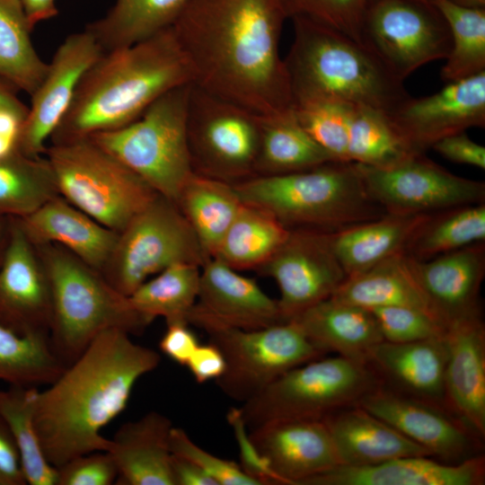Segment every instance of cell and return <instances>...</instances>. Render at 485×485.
I'll use <instances>...</instances> for the list:
<instances>
[{"mask_svg":"<svg viewBox=\"0 0 485 485\" xmlns=\"http://www.w3.org/2000/svg\"><path fill=\"white\" fill-rule=\"evenodd\" d=\"M383 384L368 365L318 357L287 371L239 409L249 430L284 419H322Z\"/></svg>","mask_w":485,"mask_h":485,"instance_id":"obj_8","label":"cell"},{"mask_svg":"<svg viewBox=\"0 0 485 485\" xmlns=\"http://www.w3.org/2000/svg\"><path fill=\"white\" fill-rule=\"evenodd\" d=\"M227 419L234 428L239 445L241 457L240 466L243 472L257 481L260 485H282L279 478L269 467L252 444L249 433H247L248 428L241 417L239 409H232L227 415Z\"/></svg>","mask_w":485,"mask_h":485,"instance_id":"obj_49","label":"cell"},{"mask_svg":"<svg viewBox=\"0 0 485 485\" xmlns=\"http://www.w3.org/2000/svg\"><path fill=\"white\" fill-rule=\"evenodd\" d=\"M356 165L369 197L388 214H431L485 203L484 181L455 175L425 154L388 168Z\"/></svg>","mask_w":485,"mask_h":485,"instance_id":"obj_14","label":"cell"},{"mask_svg":"<svg viewBox=\"0 0 485 485\" xmlns=\"http://www.w3.org/2000/svg\"><path fill=\"white\" fill-rule=\"evenodd\" d=\"M291 20L294 39L284 62L293 102L327 99L390 114L410 96L362 43L307 18Z\"/></svg>","mask_w":485,"mask_h":485,"instance_id":"obj_4","label":"cell"},{"mask_svg":"<svg viewBox=\"0 0 485 485\" xmlns=\"http://www.w3.org/2000/svg\"><path fill=\"white\" fill-rule=\"evenodd\" d=\"M428 214L383 216L331 233L334 252L347 278L401 252Z\"/></svg>","mask_w":485,"mask_h":485,"instance_id":"obj_30","label":"cell"},{"mask_svg":"<svg viewBox=\"0 0 485 485\" xmlns=\"http://www.w3.org/2000/svg\"><path fill=\"white\" fill-rule=\"evenodd\" d=\"M187 137L193 172L232 185L255 176L260 115L192 84Z\"/></svg>","mask_w":485,"mask_h":485,"instance_id":"obj_11","label":"cell"},{"mask_svg":"<svg viewBox=\"0 0 485 485\" xmlns=\"http://www.w3.org/2000/svg\"><path fill=\"white\" fill-rule=\"evenodd\" d=\"M27 484L16 444L0 417V485Z\"/></svg>","mask_w":485,"mask_h":485,"instance_id":"obj_52","label":"cell"},{"mask_svg":"<svg viewBox=\"0 0 485 485\" xmlns=\"http://www.w3.org/2000/svg\"><path fill=\"white\" fill-rule=\"evenodd\" d=\"M279 1L288 19L307 18L335 29L362 43L363 17L370 0Z\"/></svg>","mask_w":485,"mask_h":485,"instance_id":"obj_45","label":"cell"},{"mask_svg":"<svg viewBox=\"0 0 485 485\" xmlns=\"http://www.w3.org/2000/svg\"><path fill=\"white\" fill-rule=\"evenodd\" d=\"M484 481L485 460L481 455L454 463L412 455L362 467L339 465L301 485H481Z\"/></svg>","mask_w":485,"mask_h":485,"instance_id":"obj_24","label":"cell"},{"mask_svg":"<svg viewBox=\"0 0 485 485\" xmlns=\"http://www.w3.org/2000/svg\"><path fill=\"white\" fill-rule=\"evenodd\" d=\"M193 84L189 60L171 27L105 51L85 73L51 144L87 138L136 120L168 91Z\"/></svg>","mask_w":485,"mask_h":485,"instance_id":"obj_3","label":"cell"},{"mask_svg":"<svg viewBox=\"0 0 485 485\" xmlns=\"http://www.w3.org/2000/svg\"><path fill=\"white\" fill-rule=\"evenodd\" d=\"M454 4L466 8H485V0H448Z\"/></svg>","mask_w":485,"mask_h":485,"instance_id":"obj_59","label":"cell"},{"mask_svg":"<svg viewBox=\"0 0 485 485\" xmlns=\"http://www.w3.org/2000/svg\"><path fill=\"white\" fill-rule=\"evenodd\" d=\"M31 31L20 0H0V80L30 95L48 68L32 44Z\"/></svg>","mask_w":485,"mask_h":485,"instance_id":"obj_37","label":"cell"},{"mask_svg":"<svg viewBox=\"0 0 485 485\" xmlns=\"http://www.w3.org/2000/svg\"><path fill=\"white\" fill-rule=\"evenodd\" d=\"M186 366L198 384L216 380L225 369V357L213 343L198 345L190 356Z\"/></svg>","mask_w":485,"mask_h":485,"instance_id":"obj_53","label":"cell"},{"mask_svg":"<svg viewBox=\"0 0 485 485\" xmlns=\"http://www.w3.org/2000/svg\"><path fill=\"white\" fill-rule=\"evenodd\" d=\"M173 485H218L204 470L194 463L172 454Z\"/></svg>","mask_w":485,"mask_h":485,"instance_id":"obj_55","label":"cell"},{"mask_svg":"<svg viewBox=\"0 0 485 485\" xmlns=\"http://www.w3.org/2000/svg\"><path fill=\"white\" fill-rule=\"evenodd\" d=\"M51 320L48 273L35 246L12 217L0 263V323L20 335L49 338Z\"/></svg>","mask_w":485,"mask_h":485,"instance_id":"obj_18","label":"cell"},{"mask_svg":"<svg viewBox=\"0 0 485 485\" xmlns=\"http://www.w3.org/2000/svg\"><path fill=\"white\" fill-rule=\"evenodd\" d=\"M35 248L51 286L50 345L66 366L101 332L119 329L139 335L152 322L136 311L128 297L115 290L101 272L66 248L56 243Z\"/></svg>","mask_w":485,"mask_h":485,"instance_id":"obj_6","label":"cell"},{"mask_svg":"<svg viewBox=\"0 0 485 485\" xmlns=\"http://www.w3.org/2000/svg\"><path fill=\"white\" fill-rule=\"evenodd\" d=\"M294 321L322 351L368 364L372 348L383 341L370 310L332 296L305 309Z\"/></svg>","mask_w":485,"mask_h":485,"instance_id":"obj_29","label":"cell"},{"mask_svg":"<svg viewBox=\"0 0 485 485\" xmlns=\"http://www.w3.org/2000/svg\"><path fill=\"white\" fill-rule=\"evenodd\" d=\"M66 367L49 338L20 335L0 323V381L17 386L48 385Z\"/></svg>","mask_w":485,"mask_h":485,"instance_id":"obj_42","label":"cell"},{"mask_svg":"<svg viewBox=\"0 0 485 485\" xmlns=\"http://www.w3.org/2000/svg\"><path fill=\"white\" fill-rule=\"evenodd\" d=\"M31 242L58 244L101 272L116 245L113 231L57 195L31 214L16 218Z\"/></svg>","mask_w":485,"mask_h":485,"instance_id":"obj_25","label":"cell"},{"mask_svg":"<svg viewBox=\"0 0 485 485\" xmlns=\"http://www.w3.org/2000/svg\"><path fill=\"white\" fill-rule=\"evenodd\" d=\"M207 260L175 202L157 194L119 233L101 274L115 290L128 296L145 281L172 265L201 266Z\"/></svg>","mask_w":485,"mask_h":485,"instance_id":"obj_10","label":"cell"},{"mask_svg":"<svg viewBox=\"0 0 485 485\" xmlns=\"http://www.w3.org/2000/svg\"><path fill=\"white\" fill-rule=\"evenodd\" d=\"M169 446L172 454L185 458L208 473L218 485H260L236 463L211 454L195 444L185 430L173 427Z\"/></svg>","mask_w":485,"mask_h":485,"instance_id":"obj_47","label":"cell"},{"mask_svg":"<svg viewBox=\"0 0 485 485\" xmlns=\"http://www.w3.org/2000/svg\"><path fill=\"white\" fill-rule=\"evenodd\" d=\"M322 420L339 465L362 467L404 456H430L425 448L357 404L338 410Z\"/></svg>","mask_w":485,"mask_h":485,"instance_id":"obj_27","label":"cell"},{"mask_svg":"<svg viewBox=\"0 0 485 485\" xmlns=\"http://www.w3.org/2000/svg\"><path fill=\"white\" fill-rule=\"evenodd\" d=\"M187 322L205 331L215 328L254 330L285 322L277 300L254 279L216 258L200 266L198 295Z\"/></svg>","mask_w":485,"mask_h":485,"instance_id":"obj_19","label":"cell"},{"mask_svg":"<svg viewBox=\"0 0 485 485\" xmlns=\"http://www.w3.org/2000/svg\"><path fill=\"white\" fill-rule=\"evenodd\" d=\"M11 85L0 80V108H10L27 113L28 107L24 105L15 95Z\"/></svg>","mask_w":485,"mask_h":485,"instance_id":"obj_57","label":"cell"},{"mask_svg":"<svg viewBox=\"0 0 485 485\" xmlns=\"http://www.w3.org/2000/svg\"><path fill=\"white\" fill-rule=\"evenodd\" d=\"M279 289L281 317L288 322L305 309L331 297L347 278L332 247L331 233L292 229L258 270Z\"/></svg>","mask_w":485,"mask_h":485,"instance_id":"obj_15","label":"cell"},{"mask_svg":"<svg viewBox=\"0 0 485 485\" xmlns=\"http://www.w3.org/2000/svg\"><path fill=\"white\" fill-rule=\"evenodd\" d=\"M172 428L171 419L155 410L119 427L107 450L118 468V484L173 485L169 446Z\"/></svg>","mask_w":485,"mask_h":485,"instance_id":"obj_28","label":"cell"},{"mask_svg":"<svg viewBox=\"0 0 485 485\" xmlns=\"http://www.w3.org/2000/svg\"><path fill=\"white\" fill-rule=\"evenodd\" d=\"M383 340L403 343L443 336L446 328L428 313L409 306L370 309Z\"/></svg>","mask_w":485,"mask_h":485,"instance_id":"obj_46","label":"cell"},{"mask_svg":"<svg viewBox=\"0 0 485 485\" xmlns=\"http://www.w3.org/2000/svg\"><path fill=\"white\" fill-rule=\"evenodd\" d=\"M481 242H485V203L463 205L428 214L405 253L421 261Z\"/></svg>","mask_w":485,"mask_h":485,"instance_id":"obj_36","label":"cell"},{"mask_svg":"<svg viewBox=\"0 0 485 485\" xmlns=\"http://www.w3.org/2000/svg\"><path fill=\"white\" fill-rule=\"evenodd\" d=\"M424 1H428V0H424Z\"/></svg>","mask_w":485,"mask_h":485,"instance_id":"obj_60","label":"cell"},{"mask_svg":"<svg viewBox=\"0 0 485 485\" xmlns=\"http://www.w3.org/2000/svg\"><path fill=\"white\" fill-rule=\"evenodd\" d=\"M102 53L86 29L70 34L58 46L42 81L31 95L19 141L21 153L31 157L44 155L47 141L67 113L81 80Z\"/></svg>","mask_w":485,"mask_h":485,"instance_id":"obj_16","label":"cell"},{"mask_svg":"<svg viewBox=\"0 0 485 485\" xmlns=\"http://www.w3.org/2000/svg\"><path fill=\"white\" fill-rule=\"evenodd\" d=\"M29 24L33 27L43 21L55 17L58 9L56 0H20Z\"/></svg>","mask_w":485,"mask_h":485,"instance_id":"obj_56","label":"cell"},{"mask_svg":"<svg viewBox=\"0 0 485 485\" xmlns=\"http://www.w3.org/2000/svg\"><path fill=\"white\" fill-rule=\"evenodd\" d=\"M191 86L168 91L122 128L87 137L173 202L193 173L187 137Z\"/></svg>","mask_w":485,"mask_h":485,"instance_id":"obj_7","label":"cell"},{"mask_svg":"<svg viewBox=\"0 0 485 485\" xmlns=\"http://www.w3.org/2000/svg\"><path fill=\"white\" fill-rule=\"evenodd\" d=\"M26 114L10 108H0V159L19 150Z\"/></svg>","mask_w":485,"mask_h":485,"instance_id":"obj_54","label":"cell"},{"mask_svg":"<svg viewBox=\"0 0 485 485\" xmlns=\"http://www.w3.org/2000/svg\"><path fill=\"white\" fill-rule=\"evenodd\" d=\"M12 217H0V263L8 242Z\"/></svg>","mask_w":485,"mask_h":485,"instance_id":"obj_58","label":"cell"},{"mask_svg":"<svg viewBox=\"0 0 485 485\" xmlns=\"http://www.w3.org/2000/svg\"><path fill=\"white\" fill-rule=\"evenodd\" d=\"M447 357L444 334L403 343L383 340L370 351L368 365L381 379L388 381L392 389L445 407Z\"/></svg>","mask_w":485,"mask_h":485,"instance_id":"obj_26","label":"cell"},{"mask_svg":"<svg viewBox=\"0 0 485 485\" xmlns=\"http://www.w3.org/2000/svg\"><path fill=\"white\" fill-rule=\"evenodd\" d=\"M445 19L452 46L441 78L446 84L485 71V8H466L448 0H430Z\"/></svg>","mask_w":485,"mask_h":485,"instance_id":"obj_43","label":"cell"},{"mask_svg":"<svg viewBox=\"0 0 485 485\" xmlns=\"http://www.w3.org/2000/svg\"><path fill=\"white\" fill-rule=\"evenodd\" d=\"M44 155L59 195L118 233L158 194L90 138L50 144Z\"/></svg>","mask_w":485,"mask_h":485,"instance_id":"obj_9","label":"cell"},{"mask_svg":"<svg viewBox=\"0 0 485 485\" xmlns=\"http://www.w3.org/2000/svg\"><path fill=\"white\" fill-rule=\"evenodd\" d=\"M206 332L225 361L224 373L215 380L218 388L242 403L287 371L325 353L294 321L261 329L215 328Z\"/></svg>","mask_w":485,"mask_h":485,"instance_id":"obj_12","label":"cell"},{"mask_svg":"<svg viewBox=\"0 0 485 485\" xmlns=\"http://www.w3.org/2000/svg\"><path fill=\"white\" fill-rule=\"evenodd\" d=\"M431 148L451 162L485 169V147L470 138L465 131L445 137Z\"/></svg>","mask_w":485,"mask_h":485,"instance_id":"obj_50","label":"cell"},{"mask_svg":"<svg viewBox=\"0 0 485 485\" xmlns=\"http://www.w3.org/2000/svg\"><path fill=\"white\" fill-rule=\"evenodd\" d=\"M199 278L200 266L174 264L145 281L128 297L134 309L151 322L163 317L166 324L188 323L198 298Z\"/></svg>","mask_w":485,"mask_h":485,"instance_id":"obj_39","label":"cell"},{"mask_svg":"<svg viewBox=\"0 0 485 485\" xmlns=\"http://www.w3.org/2000/svg\"><path fill=\"white\" fill-rule=\"evenodd\" d=\"M118 468L108 451L78 455L57 468L56 485H110L117 481Z\"/></svg>","mask_w":485,"mask_h":485,"instance_id":"obj_48","label":"cell"},{"mask_svg":"<svg viewBox=\"0 0 485 485\" xmlns=\"http://www.w3.org/2000/svg\"><path fill=\"white\" fill-rule=\"evenodd\" d=\"M119 329L101 332L48 388L38 389L33 420L48 461L57 468L110 440L101 429L128 403L137 380L155 369L160 355Z\"/></svg>","mask_w":485,"mask_h":485,"instance_id":"obj_2","label":"cell"},{"mask_svg":"<svg viewBox=\"0 0 485 485\" xmlns=\"http://www.w3.org/2000/svg\"><path fill=\"white\" fill-rule=\"evenodd\" d=\"M445 405L478 436L485 435V326L481 313L446 327Z\"/></svg>","mask_w":485,"mask_h":485,"instance_id":"obj_22","label":"cell"},{"mask_svg":"<svg viewBox=\"0 0 485 485\" xmlns=\"http://www.w3.org/2000/svg\"><path fill=\"white\" fill-rule=\"evenodd\" d=\"M414 260L419 281L445 328L481 313L479 298L485 276V242Z\"/></svg>","mask_w":485,"mask_h":485,"instance_id":"obj_23","label":"cell"},{"mask_svg":"<svg viewBox=\"0 0 485 485\" xmlns=\"http://www.w3.org/2000/svg\"><path fill=\"white\" fill-rule=\"evenodd\" d=\"M249 436L282 485H301L340 464L322 419L277 420L250 430Z\"/></svg>","mask_w":485,"mask_h":485,"instance_id":"obj_21","label":"cell"},{"mask_svg":"<svg viewBox=\"0 0 485 485\" xmlns=\"http://www.w3.org/2000/svg\"><path fill=\"white\" fill-rule=\"evenodd\" d=\"M189 0H115L88 24L103 52L135 44L171 27Z\"/></svg>","mask_w":485,"mask_h":485,"instance_id":"obj_34","label":"cell"},{"mask_svg":"<svg viewBox=\"0 0 485 485\" xmlns=\"http://www.w3.org/2000/svg\"><path fill=\"white\" fill-rule=\"evenodd\" d=\"M289 231L269 212L243 203L213 258L238 271L258 270L282 245Z\"/></svg>","mask_w":485,"mask_h":485,"instance_id":"obj_35","label":"cell"},{"mask_svg":"<svg viewBox=\"0 0 485 485\" xmlns=\"http://www.w3.org/2000/svg\"><path fill=\"white\" fill-rule=\"evenodd\" d=\"M37 387L9 385L0 390V417L19 451L27 484L56 485L57 468L46 458L34 426Z\"/></svg>","mask_w":485,"mask_h":485,"instance_id":"obj_41","label":"cell"},{"mask_svg":"<svg viewBox=\"0 0 485 485\" xmlns=\"http://www.w3.org/2000/svg\"><path fill=\"white\" fill-rule=\"evenodd\" d=\"M57 195L45 155L31 157L18 150L0 159V217L26 216Z\"/></svg>","mask_w":485,"mask_h":485,"instance_id":"obj_40","label":"cell"},{"mask_svg":"<svg viewBox=\"0 0 485 485\" xmlns=\"http://www.w3.org/2000/svg\"><path fill=\"white\" fill-rule=\"evenodd\" d=\"M354 105L313 99L294 101L293 112L304 130L336 162H349L348 141Z\"/></svg>","mask_w":485,"mask_h":485,"instance_id":"obj_44","label":"cell"},{"mask_svg":"<svg viewBox=\"0 0 485 485\" xmlns=\"http://www.w3.org/2000/svg\"><path fill=\"white\" fill-rule=\"evenodd\" d=\"M417 154L388 113L354 105L348 131V156L351 163L374 168L396 165Z\"/></svg>","mask_w":485,"mask_h":485,"instance_id":"obj_38","label":"cell"},{"mask_svg":"<svg viewBox=\"0 0 485 485\" xmlns=\"http://www.w3.org/2000/svg\"><path fill=\"white\" fill-rule=\"evenodd\" d=\"M279 0H189L172 28L201 89L260 116L292 108Z\"/></svg>","mask_w":485,"mask_h":485,"instance_id":"obj_1","label":"cell"},{"mask_svg":"<svg viewBox=\"0 0 485 485\" xmlns=\"http://www.w3.org/2000/svg\"><path fill=\"white\" fill-rule=\"evenodd\" d=\"M166 325L167 329L159 341V348L175 363L186 366L199 345L197 336L189 328L188 323L177 322Z\"/></svg>","mask_w":485,"mask_h":485,"instance_id":"obj_51","label":"cell"},{"mask_svg":"<svg viewBox=\"0 0 485 485\" xmlns=\"http://www.w3.org/2000/svg\"><path fill=\"white\" fill-rule=\"evenodd\" d=\"M175 204L209 259L214 257L243 203L234 185L193 172Z\"/></svg>","mask_w":485,"mask_h":485,"instance_id":"obj_32","label":"cell"},{"mask_svg":"<svg viewBox=\"0 0 485 485\" xmlns=\"http://www.w3.org/2000/svg\"><path fill=\"white\" fill-rule=\"evenodd\" d=\"M241 200L273 215L287 229L333 233L383 216L356 163L330 161L312 169L257 175L234 185Z\"/></svg>","mask_w":485,"mask_h":485,"instance_id":"obj_5","label":"cell"},{"mask_svg":"<svg viewBox=\"0 0 485 485\" xmlns=\"http://www.w3.org/2000/svg\"><path fill=\"white\" fill-rule=\"evenodd\" d=\"M417 154L440 139L485 127V71L446 84L437 93L410 96L389 114Z\"/></svg>","mask_w":485,"mask_h":485,"instance_id":"obj_20","label":"cell"},{"mask_svg":"<svg viewBox=\"0 0 485 485\" xmlns=\"http://www.w3.org/2000/svg\"><path fill=\"white\" fill-rule=\"evenodd\" d=\"M361 41L398 79L445 59L452 46L445 19L430 0H370Z\"/></svg>","mask_w":485,"mask_h":485,"instance_id":"obj_13","label":"cell"},{"mask_svg":"<svg viewBox=\"0 0 485 485\" xmlns=\"http://www.w3.org/2000/svg\"><path fill=\"white\" fill-rule=\"evenodd\" d=\"M333 161L309 136L292 108L260 116V140L255 176L301 172Z\"/></svg>","mask_w":485,"mask_h":485,"instance_id":"obj_33","label":"cell"},{"mask_svg":"<svg viewBox=\"0 0 485 485\" xmlns=\"http://www.w3.org/2000/svg\"><path fill=\"white\" fill-rule=\"evenodd\" d=\"M331 296L368 310L383 306L413 307L439 321L419 281L415 260L405 252L348 277Z\"/></svg>","mask_w":485,"mask_h":485,"instance_id":"obj_31","label":"cell"},{"mask_svg":"<svg viewBox=\"0 0 485 485\" xmlns=\"http://www.w3.org/2000/svg\"><path fill=\"white\" fill-rule=\"evenodd\" d=\"M430 455L459 463L475 454L480 439L472 429L445 407L416 398L383 384L357 403Z\"/></svg>","mask_w":485,"mask_h":485,"instance_id":"obj_17","label":"cell"}]
</instances>
